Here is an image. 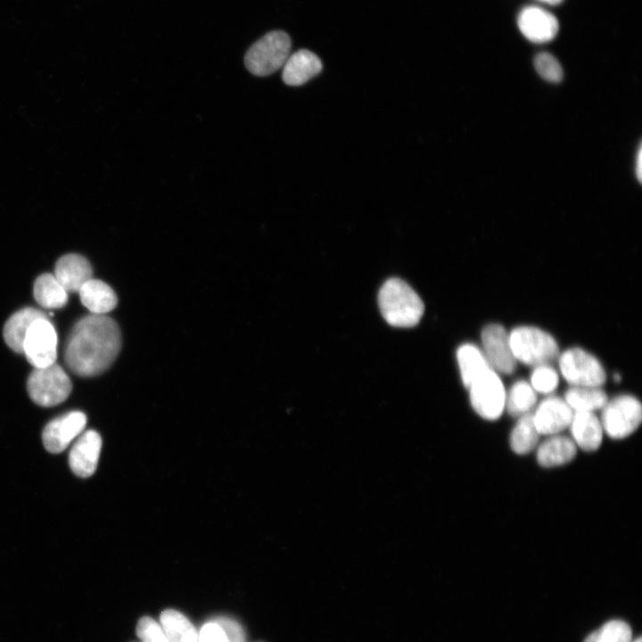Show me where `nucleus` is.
Here are the masks:
<instances>
[{"mask_svg":"<svg viewBox=\"0 0 642 642\" xmlns=\"http://www.w3.org/2000/svg\"><path fill=\"white\" fill-rule=\"evenodd\" d=\"M120 347L118 324L105 315L91 314L74 325L66 342L64 359L74 374L95 376L110 367Z\"/></svg>","mask_w":642,"mask_h":642,"instance_id":"nucleus-1","label":"nucleus"},{"mask_svg":"<svg viewBox=\"0 0 642 642\" xmlns=\"http://www.w3.org/2000/svg\"><path fill=\"white\" fill-rule=\"evenodd\" d=\"M381 313L391 325L411 327L421 319L424 306L417 293L399 278L388 279L378 295Z\"/></svg>","mask_w":642,"mask_h":642,"instance_id":"nucleus-2","label":"nucleus"},{"mask_svg":"<svg viewBox=\"0 0 642 642\" xmlns=\"http://www.w3.org/2000/svg\"><path fill=\"white\" fill-rule=\"evenodd\" d=\"M508 337L514 358L525 365H549L560 355L555 338L538 327L521 325L514 328Z\"/></svg>","mask_w":642,"mask_h":642,"instance_id":"nucleus-3","label":"nucleus"},{"mask_svg":"<svg viewBox=\"0 0 642 642\" xmlns=\"http://www.w3.org/2000/svg\"><path fill=\"white\" fill-rule=\"evenodd\" d=\"M291 38L282 30L268 32L247 51L244 63L256 76H268L284 66L291 51Z\"/></svg>","mask_w":642,"mask_h":642,"instance_id":"nucleus-4","label":"nucleus"},{"mask_svg":"<svg viewBox=\"0 0 642 642\" xmlns=\"http://www.w3.org/2000/svg\"><path fill=\"white\" fill-rule=\"evenodd\" d=\"M27 389L30 399L36 404L53 407L69 397L72 384L62 366L54 363L44 367H35L28 378Z\"/></svg>","mask_w":642,"mask_h":642,"instance_id":"nucleus-5","label":"nucleus"},{"mask_svg":"<svg viewBox=\"0 0 642 642\" xmlns=\"http://www.w3.org/2000/svg\"><path fill=\"white\" fill-rule=\"evenodd\" d=\"M604 432L614 440L631 435L642 422V405L634 396L622 394L608 400L602 408Z\"/></svg>","mask_w":642,"mask_h":642,"instance_id":"nucleus-6","label":"nucleus"},{"mask_svg":"<svg viewBox=\"0 0 642 642\" xmlns=\"http://www.w3.org/2000/svg\"><path fill=\"white\" fill-rule=\"evenodd\" d=\"M474 411L483 419L497 420L505 410L506 390L498 373L491 367L482 373L467 388Z\"/></svg>","mask_w":642,"mask_h":642,"instance_id":"nucleus-7","label":"nucleus"},{"mask_svg":"<svg viewBox=\"0 0 642 642\" xmlns=\"http://www.w3.org/2000/svg\"><path fill=\"white\" fill-rule=\"evenodd\" d=\"M558 363L562 375L572 386L600 387L605 382V372L599 360L580 348L564 351Z\"/></svg>","mask_w":642,"mask_h":642,"instance_id":"nucleus-8","label":"nucleus"},{"mask_svg":"<svg viewBox=\"0 0 642 642\" xmlns=\"http://www.w3.org/2000/svg\"><path fill=\"white\" fill-rule=\"evenodd\" d=\"M57 333L48 318H38L29 326L24 342L23 353L34 367H44L55 363L57 358Z\"/></svg>","mask_w":642,"mask_h":642,"instance_id":"nucleus-9","label":"nucleus"},{"mask_svg":"<svg viewBox=\"0 0 642 642\" xmlns=\"http://www.w3.org/2000/svg\"><path fill=\"white\" fill-rule=\"evenodd\" d=\"M481 338L483 354L490 366L497 373L505 374L514 373L517 361L513 355L508 333L505 328L498 324H490L482 329Z\"/></svg>","mask_w":642,"mask_h":642,"instance_id":"nucleus-10","label":"nucleus"},{"mask_svg":"<svg viewBox=\"0 0 642 642\" xmlns=\"http://www.w3.org/2000/svg\"><path fill=\"white\" fill-rule=\"evenodd\" d=\"M86 425V416L80 411H70L50 421L42 433L44 446L53 454L62 452L78 437Z\"/></svg>","mask_w":642,"mask_h":642,"instance_id":"nucleus-11","label":"nucleus"},{"mask_svg":"<svg viewBox=\"0 0 642 642\" xmlns=\"http://www.w3.org/2000/svg\"><path fill=\"white\" fill-rule=\"evenodd\" d=\"M531 415L539 433L550 436L569 427L573 411L564 399L549 396L540 401Z\"/></svg>","mask_w":642,"mask_h":642,"instance_id":"nucleus-12","label":"nucleus"},{"mask_svg":"<svg viewBox=\"0 0 642 642\" xmlns=\"http://www.w3.org/2000/svg\"><path fill=\"white\" fill-rule=\"evenodd\" d=\"M101 449L102 438L96 431L83 432L69 454L71 471L82 478H87L94 474L97 468Z\"/></svg>","mask_w":642,"mask_h":642,"instance_id":"nucleus-13","label":"nucleus"},{"mask_svg":"<svg viewBox=\"0 0 642 642\" xmlns=\"http://www.w3.org/2000/svg\"><path fill=\"white\" fill-rule=\"evenodd\" d=\"M517 25L522 34L533 43H547L557 34L559 24L554 14L538 6H526L520 12Z\"/></svg>","mask_w":642,"mask_h":642,"instance_id":"nucleus-14","label":"nucleus"},{"mask_svg":"<svg viewBox=\"0 0 642 642\" xmlns=\"http://www.w3.org/2000/svg\"><path fill=\"white\" fill-rule=\"evenodd\" d=\"M89 261L78 254L61 257L54 268V276L67 292H78L81 286L92 278Z\"/></svg>","mask_w":642,"mask_h":642,"instance_id":"nucleus-15","label":"nucleus"},{"mask_svg":"<svg viewBox=\"0 0 642 642\" xmlns=\"http://www.w3.org/2000/svg\"><path fill=\"white\" fill-rule=\"evenodd\" d=\"M571 439L584 451L597 450L602 444L604 430L594 412H573L569 427Z\"/></svg>","mask_w":642,"mask_h":642,"instance_id":"nucleus-16","label":"nucleus"},{"mask_svg":"<svg viewBox=\"0 0 642 642\" xmlns=\"http://www.w3.org/2000/svg\"><path fill=\"white\" fill-rule=\"evenodd\" d=\"M283 67V81L288 86H301L317 75L323 65L317 55L301 49L289 55Z\"/></svg>","mask_w":642,"mask_h":642,"instance_id":"nucleus-17","label":"nucleus"},{"mask_svg":"<svg viewBox=\"0 0 642 642\" xmlns=\"http://www.w3.org/2000/svg\"><path fill=\"white\" fill-rule=\"evenodd\" d=\"M576 454L577 447L573 440L559 433L547 436L537 446L536 458L540 466L551 468L568 464Z\"/></svg>","mask_w":642,"mask_h":642,"instance_id":"nucleus-18","label":"nucleus"},{"mask_svg":"<svg viewBox=\"0 0 642 642\" xmlns=\"http://www.w3.org/2000/svg\"><path fill=\"white\" fill-rule=\"evenodd\" d=\"M82 304L93 314L103 315L118 303L115 292L104 282L91 278L78 291Z\"/></svg>","mask_w":642,"mask_h":642,"instance_id":"nucleus-19","label":"nucleus"},{"mask_svg":"<svg viewBox=\"0 0 642 642\" xmlns=\"http://www.w3.org/2000/svg\"><path fill=\"white\" fill-rule=\"evenodd\" d=\"M47 318L39 309L24 308L15 312L5 323L3 334L6 344L15 352L23 353V342L31 324L38 318Z\"/></svg>","mask_w":642,"mask_h":642,"instance_id":"nucleus-20","label":"nucleus"},{"mask_svg":"<svg viewBox=\"0 0 642 642\" xmlns=\"http://www.w3.org/2000/svg\"><path fill=\"white\" fill-rule=\"evenodd\" d=\"M457 359L462 382L466 388L482 373L491 367L483 352L472 343H465L457 349Z\"/></svg>","mask_w":642,"mask_h":642,"instance_id":"nucleus-21","label":"nucleus"},{"mask_svg":"<svg viewBox=\"0 0 642 642\" xmlns=\"http://www.w3.org/2000/svg\"><path fill=\"white\" fill-rule=\"evenodd\" d=\"M564 399L573 412H594L602 409L608 401L607 395L600 387L572 386Z\"/></svg>","mask_w":642,"mask_h":642,"instance_id":"nucleus-22","label":"nucleus"},{"mask_svg":"<svg viewBox=\"0 0 642 642\" xmlns=\"http://www.w3.org/2000/svg\"><path fill=\"white\" fill-rule=\"evenodd\" d=\"M160 627L169 642H197L195 627L181 613L168 609L160 615Z\"/></svg>","mask_w":642,"mask_h":642,"instance_id":"nucleus-23","label":"nucleus"},{"mask_svg":"<svg viewBox=\"0 0 642 642\" xmlns=\"http://www.w3.org/2000/svg\"><path fill=\"white\" fill-rule=\"evenodd\" d=\"M34 297L47 309H60L68 301V292L52 274L39 276L34 284Z\"/></svg>","mask_w":642,"mask_h":642,"instance_id":"nucleus-24","label":"nucleus"},{"mask_svg":"<svg viewBox=\"0 0 642 642\" xmlns=\"http://www.w3.org/2000/svg\"><path fill=\"white\" fill-rule=\"evenodd\" d=\"M539 436L532 415L526 414L519 417L512 429L509 437L510 448L517 455H526L538 446Z\"/></svg>","mask_w":642,"mask_h":642,"instance_id":"nucleus-25","label":"nucleus"},{"mask_svg":"<svg viewBox=\"0 0 642 642\" xmlns=\"http://www.w3.org/2000/svg\"><path fill=\"white\" fill-rule=\"evenodd\" d=\"M536 393L528 382L519 380L513 383L508 392L506 393L505 408L512 416L520 417L529 414L536 405Z\"/></svg>","mask_w":642,"mask_h":642,"instance_id":"nucleus-26","label":"nucleus"},{"mask_svg":"<svg viewBox=\"0 0 642 642\" xmlns=\"http://www.w3.org/2000/svg\"><path fill=\"white\" fill-rule=\"evenodd\" d=\"M632 632L628 623L613 620L591 633L584 642H631Z\"/></svg>","mask_w":642,"mask_h":642,"instance_id":"nucleus-27","label":"nucleus"},{"mask_svg":"<svg viewBox=\"0 0 642 642\" xmlns=\"http://www.w3.org/2000/svg\"><path fill=\"white\" fill-rule=\"evenodd\" d=\"M558 374L550 365H539L534 367L531 374V385L536 392L549 394L558 385Z\"/></svg>","mask_w":642,"mask_h":642,"instance_id":"nucleus-28","label":"nucleus"},{"mask_svg":"<svg viewBox=\"0 0 642 642\" xmlns=\"http://www.w3.org/2000/svg\"><path fill=\"white\" fill-rule=\"evenodd\" d=\"M534 67L539 75L549 82L556 83L563 78V69L551 54L546 52L538 54L534 58Z\"/></svg>","mask_w":642,"mask_h":642,"instance_id":"nucleus-29","label":"nucleus"},{"mask_svg":"<svg viewBox=\"0 0 642 642\" xmlns=\"http://www.w3.org/2000/svg\"><path fill=\"white\" fill-rule=\"evenodd\" d=\"M136 634L142 642H169L161 627L148 616L138 621Z\"/></svg>","mask_w":642,"mask_h":642,"instance_id":"nucleus-30","label":"nucleus"},{"mask_svg":"<svg viewBox=\"0 0 642 642\" xmlns=\"http://www.w3.org/2000/svg\"><path fill=\"white\" fill-rule=\"evenodd\" d=\"M197 642H229V640L218 623L209 622L203 625L198 633Z\"/></svg>","mask_w":642,"mask_h":642,"instance_id":"nucleus-31","label":"nucleus"},{"mask_svg":"<svg viewBox=\"0 0 642 642\" xmlns=\"http://www.w3.org/2000/svg\"><path fill=\"white\" fill-rule=\"evenodd\" d=\"M215 622L218 623L224 630L229 642H244L243 630L236 622L224 618Z\"/></svg>","mask_w":642,"mask_h":642,"instance_id":"nucleus-32","label":"nucleus"},{"mask_svg":"<svg viewBox=\"0 0 642 642\" xmlns=\"http://www.w3.org/2000/svg\"><path fill=\"white\" fill-rule=\"evenodd\" d=\"M641 166H642V150H641V145L639 144L638 150L637 152L636 167H635L637 178L639 182H641V173H642Z\"/></svg>","mask_w":642,"mask_h":642,"instance_id":"nucleus-33","label":"nucleus"},{"mask_svg":"<svg viewBox=\"0 0 642 642\" xmlns=\"http://www.w3.org/2000/svg\"><path fill=\"white\" fill-rule=\"evenodd\" d=\"M539 2L550 4V5H557L561 4L564 0H538Z\"/></svg>","mask_w":642,"mask_h":642,"instance_id":"nucleus-34","label":"nucleus"},{"mask_svg":"<svg viewBox=\"0 0 642 642\" xmlns=\"http://www.w3.org/2000/svg\"><path fill=\"white\" fill-rule=\"evenodd\" d=\"M614 379H615L616 381H620V380H621V376H620L619 374H616V375L614 376Z\"/></svg>","mask_w":642,"mask_h":642,"instance_id":"nucleus-35","label":"nucleus"},{"mask_svg":"<svg viewBox=\"0 0 642 642\" xmlns=\"http://www.w3.org/2000/svg\"><path fill=\"white\" fill-rule=\"evenodd\" d=\"M631 642H642V640H641V638L638 637L637 639H635L634 641H631Z\"/></svg>","mask_w":642,"mask_h":642,"instance_id":"nucleus-36","label":"nucleus"}]
</instances>
